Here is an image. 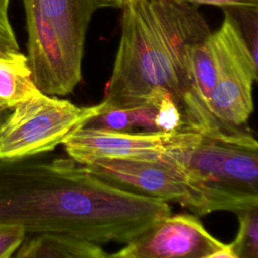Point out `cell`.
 I'll return each mask as SVG.
<instances>
[{"label": "cell", "instance_id": "6da1fadb", "mask_svg": "<svg viewBox=\"0 0 258 258\" xmlns=\"http://www.w3.org/2000/svg\"><path fill=\"white\" fill-rule=\"evenodd\" d=\"M171 215L165 202L113 185L72 158L17 162L15 226L94 243H125Z\"/></svg>", "mask_w": 258, "mask_h": 258}, {"label": "cell", "instance_id": "5b68a950", "mask_svg": "<svg viewBox=\"0 0 258 258\" xmlns=\"http://www.w3.org/2000/svg\"><path fill=\"white\" fill-rule=\"evenodd\" d=\"M104 107H80L41 92L13 107L0 124V159L30 158L53 150Z\"/></svg>", "mask_w": 258, "mask_h": 258}, {"label": "cell", "instance_id": "277c9868", "mask_svg": "<svg viewBox=\"0 0 258 258\" xmlns=\"http://www.w3.org/2000/svg\"><path fill=\"white\" fill-rule=\"evenodd\" d=\"M27 30V60L37 89L48 96L69 95L82 81L89 24L114 0H21Z\"/></svg>", "mask_w": 258, "mask_h": 258}, {"label": "cell", "instance_id": "ffe728a7", "mask_svg": "<svg viewBox=\"0 0 258 258\" xmlns=\"http://www.w3.org/2000/svg\"><path fill=\"white\" fill-rule=\"evenodd\" d=\"M115 1V3H116V5H117V7L118 8H122L127 2H129L130 0H114Z\"/></svg>", "mask_w": 258, "mask_h": 258}, {"label": "cell", "instance_id": "5bb4252c", "mask_svg": "<svg viewBox=\"0 0 258 258\" xmlns=\"http://www.w3.org/2000/svg\"><path fill=\"white\" fill-rule=\"evenodd\" d=\"M258 206L238 213L239 231L229 244L239 258H258Z\"/></svg>", "mask_w": 258, "mask_h": 258}, {"label": "cell", "instance_id": "4fadbf2b", "mask_svg": "<svg viewBox=\"0 0 258 258\" xmlns=\"http://www.w3.org/2000/svg\"><path fill=\"white\" fill-rule=\"evenodd\" d=\"M188 71L197 97L209 109V102L217 81L216 54L211 33L189 48Z\"/></svg>", "mask_w": 258, "mask_h": 258}, {"label": "cell", "instance_id": "ac0fdd59", "mask_svg": "<svg viewBox=\"0 0 258 258\" xmlns=\"http://www.w3.org/2000/svg\"><path fill=\"white\" fill-rule=\"evenodd\" d=\"M184 2L188 4H206L213 5L224 10H246V9H257L258 0H174Z\"/></svg>", "mask_w": 258, "mask_h": 258}, {"label": "cell", "instance_id": "52a82bcc", "mask_svg": "<svg viewBox=\"0 0 258 258\" xmlns=\"http://www.w3.org/2000/svg\"><path fill=\"white\" fill-rule=\"evenodd\" d=\"M93 175L128 191L181 205L198 215L220 211L178 170L161 161L98 159L82 164Z\"/></svg>", "mask_w": 258, "mask_h": 258}, {"label": "cell", "instance_id": "d6986e66", "mask_svg": "<svg viewBox=\"0 0 258 258\" xmlns=\"http://www.w3.org/2000/svg\"><path fill=\"white\" fill-rule=\"evenodd\" d=\"M204 258H239V257L234 253L230 245H225L223 248L207 255Z\"/></svg>", "mask_w": 258, "mask_h": 258}, {"label": "cell", "instance_id": "9a60e30c", "mask_svg": "<svg viewBox=\"0 0 258 258\" xmlns=\"http://www.w3.org/2000/svg\"><path fill=\"white\" fill-rule=\"evenodd\" d=\"M148 104L156 108L155 126L158 131L172 132L184 126L180 106L174 96L166 90H157L150 96Z\"/></svg>", "mask_w": 258, "mask_h": 258}, {"label": "cell", "instance_id": "7402d4cb", "mask_svg": "<svg viewBox=\"0 0 258 258\" xmlns=\"http://www.w3.org/2000/svg\"><path fill=\"white\" fill-rule=\"evenodd\" d=\"M108 258H126V257H124V256L120 255L118 252H116L113 254H108Z\"/></svg>", "mask_w": 258, "mask_h": 258}, {"label": "cell", "instance_id": "3957f363", "mask_svg": "<svg viewBox=\"0 0 258 258\" xmlns=\"http://www.w3.org/2000/svg\"><path fill=\"white\" fill-rule=\"evenodd\" d=\"M159 161L178 170L220 211L238 214L258 206V143L242 127L201 132L182 126Z\"/></svg>", "mask_w": 258, "mask_h": 258}, {"label": "cell", "instance_id": "7a4b0ae2", "mask_svg": "<svg viewBox=\"0 0 258 258\" xmlns=\"http://www.w3.org/2000/svg\"><path fill=\"white\" fill-rule=\"evenodd\" d=\"M121 36L103 102L129 108L148 104L157 90L178 102L185 126H221L197 97L188 71L189 48L212 31L197 5L174 0H130L122 7Z\"/></svg>", "mask_w": 258, "mask_h": 258}, {"label": "cell", "instance_id": "ba28073f", "mask_svg": "<svg viewBox=\"0 0 258 258\" xmlns=\"http://www.w3.org/2000/svg\"><path fill=\"white\" fill-rule=\"evenodd\" d=\"M176 130L172 132L123 133L80 127L63 141L67 155L80 164L98 159L132 161H159L172 144Z\"/></svg>", "mask_w": 258, "mask_h": 258}, {"label": "cell", "instance_id": "44dd1931", "mask_svg": "<svg viewBox=\"0 0 258 258\" xmlns=\"http://www.w3.org/2000/svg\"><path fill=\"white\" fill-rule=\"evenodd\" d=\"M7 112H8V110H5V109L0 108V124H1V122L3 121V119L5 118V116L7 115Z\"/></svg>", "mask_w": 258, "mask_h": 258}, {"label": "cell", "instance_id": "8fae6325", "mask_svg": "<svg viewBox=\"0 0 258 258\" xmlns=\"http://www.w3.org/2000/svg\"><path fill=\"white\" fill-rule=\"evenodd\" d=\"M39 92L26 55L20 50L0 55V108L9 111Z\"/></svg>", "mask_w": 258, "mask_h": 258}, {"label": "cell", "instance_id": "e0dca14e", "mask_svg": "<svg viewBox=\"0 0 258 258\" xmlns=\"http://www.w3.org/2000/svg\"><path fill=\"white\" fill-rule=\"evenodd\" d=\"M26 236L23 229L0 226V258H10Z\"/></svg>", "mask_w": 258, "mask_h": 258}, {"label": "cell", "instance_id": "30bf717a", "mask_svg": "<svg viewBox=\"0 0 258 258\" xmlns=\"http://www.w3.org/2000/svg\"><path fill=\"white\" fill-rule=\"evenodd\" d=\"M10 258H108L100 245L54 234H28Z\"/></svg>", "mask_w": 258, "mask_h": 258}, {"label": "cell", "instance_id": "9c48e42d", "mask_svg": "<svg viewBox=\"0 0 258 258\" xmlns=\"http://www.w3.org/2000/svg\"><path fill=\"white\" fill-rule=\"evenodd\" d=\"M225 245L195 216L170 215L128 242L118 253L126 258H204Z\"/></svg>", "mask_w": 258, "mask_h": 258}, {"label": "cell", "instance_id": "7c38bea8", "mask_svg": "<svg viewBox=\"0 0 258 258\" xmlns=\"http://www.w3.org/2000/svg\"><path fill=\"white\" fill-rule=\"evenodd\" d=\"M155 115L156 108L152 104L113 108L104 103L101 112L88 120L84 127L123 133L158 132L155 126Z\"/></svg>", "mask_w": 258, "mask_h": 258}, {"label": "cell", "instance_id": "8992f818", "mask_svg": "<svg viewBox=\"0 0 258 258\" xmlns=\"http://www.w3.org/2000/svg\"><path fill=\"white\" fill-rule=\"evenodd\" d=\"M211 37L215 47L217 81L209 102L213 116L226 126L242 127L253 112L257 54L253 52L234 14L224 11L221 26Z\"/></svg>", "mask_w": 258, "mask_h": 258}, {"label": "cell", "instance_id": "2e32d148", "mask_svg": "<svg viewBox=\"0 0 258 258\" xmlns=\"http://www.w3.org/2000/svg\"><path fill=\"white\" fill-rule=\"evenodd\" d=\"M10 0H0V55L19 51V45L9 20Z\"/></svg>", "mask_w": 258, "mask_h": 258}]
</instances>
